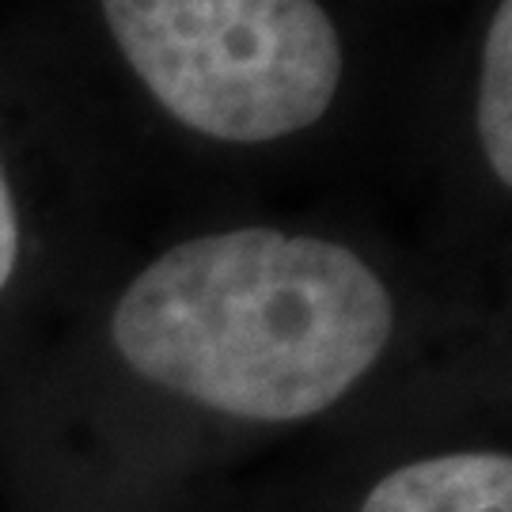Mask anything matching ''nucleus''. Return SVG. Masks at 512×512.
Here are the masks:
<instances>
[{"mask_svg": "<svg viewBox=\"0 0 512 512\" xmlns=\"http://www.w3.org/2000/svg\"><path fill=\"white\" fill-rule=\"evenodd\" d=\"M16 258H19V220H16L8 179H4V167H0V289L12 281Z\"/></svg>", "mask_w": 512, "mask_h": 512, "instance_id": "nucleus-5", "label": "nucleus"}, {"mask_svg": "<svg viewBox=\"0 0 512 512\" xmlns=\"http://www.w3.org/2000/svg\"><path fill=\"white\" fill-rule=\"evenodd\" d=\"M384 281L315 236L239 228L160 255L114 308V346L145 380L236 418L300 421L380 361Z\"/></svg>", "mask_w": 512, "mask_h": 512, "instance_id": "nucleus-1", "label": "nucleus"}, {"mask_svg": "<svg viewBox=\"0 0 512 512\" xmlns=\"http://www.w3.org/2000/svg\"><path fill=\"white\" fill-rule=\"evenodd\" d=\"M478 133L482 152L501 183H512V0L497 4L486 50H482V84H478Z\"/></svg>", "mask_w": 512, "mask_h": 512, "instance_id": "nucleus-4", "label": "nucleus"}, {"mask_svg": "<svg viewBox=\"0 0 512 512\" xmlns=\"http://www.w3.org/2000/svg\"><path fill=\"white\" fill-rule=\"evenodd\" d=\"M361 512H512V459L497 452L418 459L391 471Z\"/></svg>", "mask_w": 512, "mask_h": 512, "instance_id": "nucleus-3", "label": "nucleus"}, {"mask_svg": "<svg viewBox=\"0 0 512 512\" xmlns=\"http://www.w3.org/2000/svg\"><path fill=\"white\" fill-rule=\"evenodd\" d=\"M110 35L183 126L262 145L315 126L346 54L319 0H99Z\"/></svg>", "mask_w": 512, "mask_h": 512, "instance_id": "nucleus-2", "label": "nucleus"}]
</instances>
